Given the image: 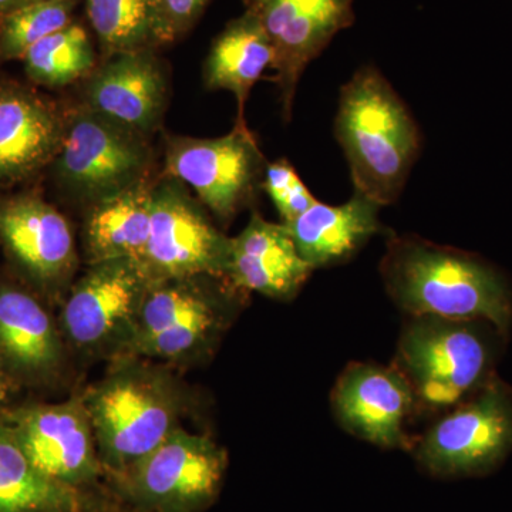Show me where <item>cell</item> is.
<instances>
[{"instance_id":"cell-1","label":"cell","mask_w":512,"mask_h":512,"mask_svg":"<svg viewBox=\"0 0 512 512\" xmlns=\"http://www.w3.org/2000/svg\"><path fill=\"white\" fill-rule=\"evenodd\" d=\"M379 271L387 295L407 316L485 320L505 338L510 335V281L481 256L392 234Z\"/></svg>"},{"instance_id":"cell-2","label":"cell","mask_w":512,"mask_h":512,"mask_svg":"<svg viewBox=\"0 0 512 512\" xmlns=\"http://www.w3.org/2000/svg\"><path fill=\"white\" fill-rule=\"evenodd\" d=\"M335 134L355 190L382 207L399 200L419 158L421 134L406 104L376 67H360L340 90Z\"/></svg>"},{"instance_id":"cell-3","label":"cell","mask_w":512,"mask_h":512,"mask_svg":"<svg viewBox=\"0 0 512 512\" xmlns=\"http://www.w3.org/2000/svg\"><path fill=\"white\" fill-rule=\"evenodd\" d=\"M103 468L126 473L177 427L184 394L168 370L140 357H120L82 396Z\"/></svg>"},{"instance_id":"cell-4","label":"cell","mask_w":512,"mask_h":512,"mask_svg":"<svg viewBox=\"0 0 512 512\" xmlns=\"http://www.w3.org/2000/svg\"><path fill=\"white\" fill-rule=\"evenodd\" d=\"M505 336L490 322L407 316L392 365L412 387L421 414H439L495 376Z\"/></svg>"},{"instance_id":"cell-5","label":"cell","mask_w":512,"mask_h":512,"mask_svg":"<svg viewBox=\"0 0 512 512\" xmlns=\"http://www.w3.org/2000/svg\"><path fill=\"white\" fill-rule=\"evenodd\" d=\"M247 293L222 276L151 281L126 357L192 365L212 355Z\"/></svg>"},{"instance_id":"cell-6","label":"cell","mask_w":512,"mask_h":512,"mask_svg":"<svg viewBox=\"0 0 512 512\" xmlns=\"http://www.w3.org/2000/svg\"><path fill=\"white\" fill-rule=\"evenodd\" d=\"M150 138L104 119L82 104H69L66 134L50 165L63 197L86 208L151 180Z\"/></svg>"},{"instance_id":"cell-7","label":"cell","mask_w":512,"mask_h":512,"mask_svg":"<svg viewBox=\"0 0 512 512\" xmlns=\"http://www.w3.org/2000/svg\"><path fill=\"white\" fill-rule=\"evenodd\" d=\"M512 451V389L494 376L483 389L439 414L410 453L437 478L483 477Z\"/></svg>"},{"instance_id":"cell-8","label":"cell","mask_w":512,"mask_h":512,"mask_svg":"<svg viewBox=\"0 0 512 512\" xmlns=\"http://www.w3.org/2000/svg\"><path fill=\"white\" fill-rule=\"evenodd\" d=\"M150 282L133 259L87 266L64 296L57 319L66 345L90 356L126 357Z\"/></svg>"},{"instance_id":"cell-9","label":"cell","mask_w":512,"mask_h":512,"mask_svg":"<svg viewBox=\"0 0 512 512\" xmlns=\"http://www.w3.org/2000/svg\"><path fill=\"white\" fill-rule=\"evenodd\" d=\"M265 161L248 124L217 138L167 137L163 175L197 192L198 201L229 224L262 190Z\"/></svg>"},{"instance_id":"cell-10","label":"cell","mask_w":512,"mask_h":512,"mask_svg":"<svg viewBox=\"0 0 512 512\" xmlns=\"http://www.w3.org/2000/svg\"><path fill=\"white\" fill-rule=\"evenodd\" d=\"M0 247L15 276L46 301L72 286L79 265L72 225L39 191L0 192Z\"/></svg>"},{"instance_id":"cell-11","label":"cell","mask_w":512,"mask_h":512,"mask_svg":"<svg viewBox=\"0 0 512 512\" xmlns=\"http://www.w3.org/2000/svg\"><path fill=\"white\" fill-rule=\"evenodd\" d=\"M204 208L181 181L163 174L157 178L150 237L140 264L150 281L197 275L227 278L231 238L215 227Z\"/></svg>"},{"instance_id":"cell-12","label":"cell","mask_w":512,"mask_h":512,"mask_svg":"<svg viewBox=\"0 0 512 512\" xmlns=\"http://www.w3.org/2000/svg\"><path fill=\"white\" fill-rule=\"evenodd\" d=\"M228 456L211 437L177 427L120 478L131 500L156 512H195L214 501Z\"/></svg>"},{"instance_id":"cell-13","label":"cell","mask_w":512,"mask_h":512,"mask_svg":"<svg viewBox=\"0 0 512 512\" xmlns=\"http://www.w3.org/2000/svg\"><path fill=\"white\" fill-rule=\"evenodd\" d=\"M330 407L350 436L384 450H412L417 436L409 433V426L421 410L396 366L349 363L333 384Z\"/></svg>"},{"instance_id":"cell-14","label":"cell","mask_w":512,"mask_h":512,"mask_svg":"<svg viewBox=\"0 0 512 512\" xmlns=\"http://www.w3.org/2000/svg\"><path fill=\"white\" fill-rule=\"evenodd\" d=\"M244 5L274 47V82L278 84L282 116L289 121L306 67L340 30L355 22L353 0H244Z\"/></svg>"},{"instance_id":"cell-15","label":"cell","mask_w":512,"mask_h":512,"mask_svg":"<svg viewBox=\"0 0 512 512\" xmlns=\"http://www.w3.org/2000/svg\"><path fill=\"white\" fill-rule=\"evenodd\" d=\"M0 417L43 476L74 490L99 476L103 466L82 396L63 403L25 404Z\"/></svg>"},{"instance_id":"cell-16","label":"cell","mask_w":512,"mask_h":512,"mask_svg":"<svg viewBox=\"0 0 512 512\" xmlns=\"http://www.w3.org/2000/svg\"><path fill=\"white\" fill-rule=\"evenodd\" d=\"M69 104L33 84L0 77V191L49 170L66 134Z\"/></svg>"},{"instance_id":"cell-17","label":"cell","mask_w":512,"mask_h":512,"mask_svg":"<svg viewBox=\"0 0 512 512\" xmlns=\"http://www.w3.org/2000/svg\"><path fill=\"white\" fill-rule=\"evenodd\" d=\"M168 103V76L156 50L101 60L83 80L79 104L104 119L150 138Z\"/></svg>"},{"instance_id":"cell-18","label":"cell","mask_w":512,"mask_h":512,"mask_svg":"<svg viewBox=\"0 0 512 512\" xmlns=\"http://www.w3.org/2000/svg\"><path fill=\"white\" fill-rule=\"evenodd\" d=\"M45 302L18 276L0 278V366L20 387L52 382L64 365L67 345Z\"/></svg>"},{"instance_id":"cell-19","label":"cell","mask_w":512,"mask_h":512,"mask_svg":"<svg viewBox=\"0 0 512 512\" xmlns=\"http://www.w3.org/2000/svg\"><path fill=\"white\" fill-rule=\"evenodd\" d=\"M286 225L259 214L241 234L231 238L227 279L239 291L256 292L278 301H291L311 278Z\"/></svg>"},{"instance_id":"cell-20","label":"cell","mask_w":512,"mask_h":512,"mask_svg":"<svg viewBox=\"0 0 512 512\" xmlns=\"http://www.w3.org/2000/svg\"><path fill=\"white\" fill-rule=\"evenodd\" d=\"M380 208L382 205L355 190L345 204L328 205L318 201L296 220L284 225L303 261L315 271L345 264L370 239L386 231L380 222Z\"/></svg>"},{"instance_id":"cell-21","label":"cell","mask_w":512,"mask_h":512,"mask_svg":"<svg viewBox=\"0 0 512 512\" xmlns=\"http://www.w3.org/2000/svg\"><path fill=\"white\" fill-rule=\"evenodd\" d=\"M156 180L144 181L87 208L83 231L87 265L113 259H133L141 264L150 237Z\"/></svg>"},{"instance_id":"cell-22","label":"cell","mask_w":512,"mask_h":512,"mask_svg":"<svg viewBox=\"0 0 512 512\" xmlns=\"http://www.w3.org/2000/svg\"><path fill=\"white\" fill-rule=\"evenodd\" d=\"M274 47L258 22L247 12L229 22L214 40L204 64V83L210 90H227L238 103V124L245 121V103L265 70L274 69Z\"/></svg>"},{"instance_id":"cell-23","label":"cell","mask_w":512,"mask_h":512,"mask_svg":"<svg viewBox=\"0 0 512 512\" xmlns=\"http://www.w3.org/2000/svg\"><path fill=\"white\" fill-rule=\"evenodd\" d=\"M76 490L43 476L0 417V512H73Z\"/></svg>"},{"instance_id":"cell-24","label":"cell","mask_w":512,"mask_h":512,"mask_svg":"<svg viewBox=\"0 0 512 512\" xmlns=\"http://www.w3.org/2000/svg\"><path fill=\"white\" fill-rule=\"evenodd\" d=\"M101 60L165 45L157 0H86Z\"/></svg>"},{"instance_id":"cell-25","label":"cell","mask_w":512,"mask_h":512,"mask_svg":"<svg viewBox=\"0 0 512 512\" xmlns=\"http://www.w3.org/2000/svg\"><path fill=\"white\" fill-rule=\"evenodd\" d=\"M22 62L28 82L46 89L83 82L99 64L86 29L74 22L36 43Z\"/></svg>"},{"instance_id":"cell-26","label":"cell","mask_w":512,"mask_h":512,"mask_svg":"<svg viewBox=\"0 0 512 512\" xmlns=\"http://www.w3.org/2000/svg\"><path fill=\"white\" fill-rule=\"evenodd\" d=\"M76 0H45L0 22V66L22 60L36 43L73 23Z\"/></svg>"},{"instance_id":"cell-27","label":"cell","mask_w":512,"mask_h":512,"mask_svg":"<svg viewBox=\"0 0 512 512\" xmlns=\"http://www.w3.org/2000/svg\"><path fill=\"white\" fill-rule=\"evenodd\" d=\"M262 190L274 202L282 224L296 220L318 202L286 160L266 165Z\"/></svg>"},{"instance_id":"cell-28","label":"cell","mask_w":512,"mask_h":512,"mask_svg":"<svg viewBox=\"0 0 512 512\" xmlns=\"http://www.w3.org/2000/svg\"><path fill=\"white\" fill-rule=\"evenodd\" d=\"M210 0H157L165 45L184 36L195 25Z\"/></svg>"},{"instance_id":"cell-29","label":"cell","mask_w":512,"mask_h":512,"mask_svg":"<svg viewBox=\"0 0 512 512\" xmlns=\"http://www.w3.org/2000/svg\"><path fill=\"white\" fill-rule=\"evenodd\" d=\"M19 387L20 384L13 380L12 376L0 366V414L10 409V403H12L13 396L18 392Z\"/></svg>"},{"instance_id":"cell-30","label":"cell","mask_w":512,"mask_h":512,"mask_svg":"<svg viewBox=\"0 0 512 512\" xmlns=\"http://www.w3.org/2000/svg\"><path fill=\"white\" fill-rule=\"evenodd\" d=\"M39 2H45V0H0V22L10 13Z\"/></svg>"}]
</instances>
